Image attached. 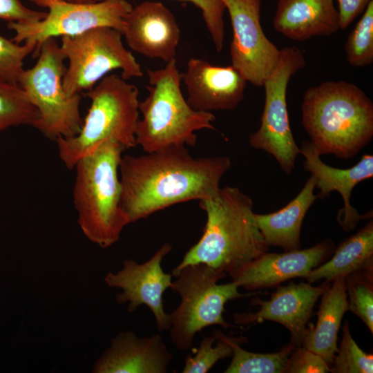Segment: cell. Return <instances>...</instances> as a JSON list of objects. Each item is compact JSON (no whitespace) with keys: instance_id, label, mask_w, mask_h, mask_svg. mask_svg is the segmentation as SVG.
Returning <instances> with one entry per match:
<instances>
[{"instance_id":"obj_9","label":"cell","mask_w":373,"mask_h":373,"mask_svg":"<svg viewBox=\"0 0 373 373\" xmlns=\"http://www.w3.org/2000/svg\"><path fill=\"white\" fill-rule=\"evenodd\" d=\"M122 36L116 29L98 27L61 37L60 48L68 61L62 79L68 96L91 89L113 70H121L126 80L143 76L140 65L124 47Z\"/></svg>"},{"instance_id":"obj_6","label":"cell","mask_w":373,"mask_h":373,"mask_svg":"<svg viewBox=\"0 0 373 373\" xmlns=\"http://www.w3.org/2000/svg\"><path fill=\"white\" fill-rule=\"evenodd\" d=\"M139 90L115 74L106 75L84 94L90 100L80 131L74 137L56 140L59 156L68 169L107 140L125 149L136 146Z\"/></svg>"},{"instance_id":"obj_33","label":"cell","mask_w":373,"mask_h":373,"mask_svg":"<svg viewBox=\"0 0 373 373\" xmlns=\"http://www.w3.org/2000/svg\"><path fill=\"white\" fill-rule=\"evenodd\" d=\"M46 15V12L29 9L19 0H0V19L8 22H35Z\"/></svg>"},{"instance_id":"obj_4","label":"cell","mask_w":373,"mask_h":373,"mask_svg":"<svg viewBox=\"0 0 373 373\" xmlns=\"http://www.w3.org/2000/svg\"><path fill=\"white\" fill-rule=\"evenodd\" d=\"M125 148L107 140L76 163L73 200L84 236L102 248L119 239L129 223L122 208L119 166Z\"/></svg>"},{"instance_id":"obj_36","label":"cell","mask_w":373,"mask_h":373,"mask_svg":"<svg viewBox=\"0 0 373 373\" xmlns=\"http://www.w3.org/2000/svg\"><path fill=\"white\" fill-rule=\"evenodd\" d=\"M65 1H75L76 0H65Z\"/></svg>"},{"instance_id":"obj_14","label":"cell","mask_w":373,"mask_h":373,"mask_svg":"<svg viewBox=\"0 0 373 373\" xmlns=\"http://www.w3.org/2000/svg\"><path fill=\"white\" fill-rule=\"evenodd\" d=\"M329 285V282L318 287L312 286L309 283H290L287 286L278 287L269 300L256 298L252 300V305L260 307L258 311L235 314L233 321L236 324L240 325L264 321L278 323L290 332L291 343L296 347H300L314 305Z\"/></svg>"},{"instance_id":"obj_25","label":"cell","mask_w":373,"mask_h":373,"mask_svg":"<svg viewBox=\"0 0 373 373\" xmlns=\"http://www.w3.org/2000/svg\"><path fill=\"white\" fill-rule=\"evenodd\" d=\"M38 118L37 109L21 87L0 79V133L12 126H33Z\"/></svg>"},{"instance_id":"obj_15","label":"cell","mask_w":373,"mask_h":373,"mask_svg":"<svg viewBox=\"0 0 373 373\" xmlns=\"http://www.w3.org/2000/svg\"><path fill=\"white\" fill-rule=\"evenodd\" d=\"M334 249L332 242L325 240L303 250L265 252L228 274L239 287L247 290L271 287L291 278H306Z\"/></svg>"},{"instance_id":"obj_26","label":"cell","mask_w":373,"mask_h":373,"mask_svg":"<svg viewBox=\"0 0 373 373\" xmlns=\"http://www.w3.org/2000/svg\"><path fill=\"white\" fill-rule=\"evenodd\" d=\"M372 267L345 277L348 310L358 316L373 333Z\"/></svg>"},{"instance_id":"obj_11","label":"cell","mask_w":373,"mask_h":373,"mask_svg":"<svg viewBox=\"0 0 373 373\" xmlns=\"http://www.w3.org/2000/svg\"><path fill=\"white\" fill-rule=\"evenodd\" d=\"M48 9L46 17L35 22H8L15 32L11 39L16 44L32 41L37 44L34 56L41 45L50 38L74 36L92 28L109 27L123 32L125 18L132 10L127 0H101L80 3L65 0H29Z\"/></svg>"},{"instance_id":"obj_31","label":"cell","mask_w":373,"mask_h":373,"mask_svg":"<svg viewBox=\"0 0 373 373\" xmlns=\"http://www.w3.org/2000/svg\"><path fill=\"white\" fill-rule=\"evenodd\" d=\"M192 3L200 9L214 46L220 52L224 39L223 15L226 9L222 0H179Z\"/></svg>"},{"instance_id":"obj_24","label":"cell","mask_w":373,"mask_h":373,"mask_svg":"<svg viewBox=\"0 0 373 373\" xmlns=\"http://www.w3.org/2000/svg\"><path fill=\"white\" fill-rule=\"evenodd\" d=\"M225 338L232 348V360L224 371L225 373H284L289 356L296 348L290 343L276 353H255L240 346L244 338L225 335Z\"/></svg>"},{"instance_id":"obj_29","label":"cell","mask_w":373,"mask_h":373,"mask_svg":"<svg viewBox=\"0 0 373 373\" xmlns=\"http://www.w3.org/2000/svg\"><path fill=\"white\" fill-rule=\"evenodd\" d=\"M330 367L334 373H372L373 356L364 352L352 338L348 321L343 325L342 339Z\"/></svg>"},{"instance_id":"obj_3","label":"cell","mask_w":373,"mask_h":373,"mask_svg":"<svg viewBox=\"0 0 373 373\" xmlns=\"http://www.w3.org/2000/svg\"><path fill=\"white\" fill-rule=\"evenodd\" d=\"M302 122L321 156L350 160L373 137V103L352 83L326 81L305 92Z\"/></svg>"},{"instance_id":"obj_16","label":"cell","mask_w":373,"mask_h":373,"mask_svg":"<svg viewBox=\"0 0 373 373\" xmlns=\"http://www.w3.org/2000/svg\"><path fill=\"white\" fill-rule=\"evenodd\" d=\"M122 35L139 54L166 63L176 59L180 30L173 13L160 2L144 1L133 8Z\"/></svg>"},{"instance_id":"obj_34","label":"cell","mask_w":373,"mask_h":373,"mask_svg":"<svg viewBox=\"0 0 373 373\" xmlns=\"http://www.w3.org/2000/svg\"><path fill=\"white\" fill-rule=\"evenodd\" d=\"M372 0H337L340 28L344 30L360 14L363 12L369 2Z\"/></svg>"},{"instance_id":"obj_23","label":"cell","mask_w":373,"mask_h":373,"mask_svg":"<svg viewBox=\"0 0 373 373\" xmlns=\"http://www.w3.org/2000/svg\"><path fill=\"white\" fill-rule=\"evenodd\" d=\"M373 222L371 220L356 233L344 240L332 258L309 271L306 278L309 283L325 279L333 281L338 277L372 267Z\"/></svg>"},{"instance_id":"obj_1","label":"cell","mask_w":373,"mask_h":373,"mask_svg":"<svg viewBox=\"0 0 373 373\" xmlns=\"http://www.w3.org/2000/svg\"><path fill=\"white\" fill-rule=\"evenodd\" d=\"M231 167L228 157L195 158L183 145L122 155V208L132 223L175 204L214 198Z\"/></svg>"},{"instance_id":"obj_13","label":"cell","mask_w":373,"mask_h":373,"mask_svg":"<svg viewBox=\"0 0 373 373\" xmlns=\"http://www.w3.org/2000/svg\"><path fill=\"white\" fill-rule=\"evenodd\" d=\"M172 245L164 243L147 261L138 263L133 259L123 262L118 271L108 272L104 281L110 287L122 290L116 296L119 304L128 303L127 310L135 312L140 305H146L153 314L157 330L169 331L170 314L165 312L163 294L172 284V274L163 271V258L172 250Z\"/></svg>"},{"instance_id":"obj_5","label":"cell","mask_w":373,"mask_h":373,"mask_svg":"<svg viewBox=\"0 0 373 373\" xmlns=\"http://www.w3.org/2000/svg\"><path fill=\"white\" fill-rule=\"evenodd\" d=\"M146 73L149 94L139 102L142 118L136 128V145L146 153L173 146H193L197 131L215 129L216 117L211 112L194 110L185 99L176 59Z\"/></svg>"},{"instance_id":"obj_32","label":"cell","mask_w":373,"mask_h":373,"mask_svg":"<svg viewBox=\"0 0 373 373\" xmlns=\"http://www.w3.org/2000/svg\"><path fill=\"white\" fill-rule=\"evenodd\" d=\"M329 372H330L329 365L320 355L300 346L296 347L291 353L285 369L286 373H325Z\"/></svg>"},{"instance_id":"obj_2","label":"cell","mask_w":373,"mask_h":373,"mask_svg":"<svg viewBox=\"0 0 373 373\" xmlns=\"http://www.w3.org/2000/svg\"><path fill=\"white\" fill-rule=\"evenodd\" d=\"M253 204L249 195L231 186L220 187L214 198L199 201L207 215L202 236L171 274L199 263L229 274L267 252L269 246L258 227Z\"/></svg>"},{"instance_id":"obj_12","label":"cell","mask_w":373,"mask_h":373,"mask_svg":"<svg viewBox=\"0 0 373 373\" xmlns=\"http://www.w3.org/2000/svg\"><path fill=\"white\" fill-rule=\"evenodd\" d=\"M233 29L231 66L247 82L262 87L277 65L279 50L265 35L260 24V0H222Z\"/></svg>"},{"instance_id":"obj_7","label":"cell","mask_w":373,"mask_h":373,"mask_svg":"<svg viewBox=\"0 0 373 373\" xmlns=\"http://www.w3.org/2000/svg\"><path fill=\"white\" fill-rule=\"evenodd\" d=\"M203 264L189 265L173 275L171 288L180 296L179 305L170 314V338L175 347L182 351L190 350L195 335L207 327H232L222 316L224 305L230 300L250 294H242L239 286L231 281L218 284L227 276Z\"/></svg>"},{"instance_id":"obj_35","label":"cell","mask_w":373,"mask_h":373,"mask_svg":"<svg viewBox=\"0 0 373 373\" xmlns=\"http://www.w3.org/2000/svg\"><path fill=\"white\" fill-rule=\"evenodd\" d=\"M99 1H101V0H76L75 1L80 2V3H89V2H96Z\"/></svg>"},{"instance_id":"obj_17","label":"cell","mask_w":373,"mask_h":373,"mask_svg":"<svg viewBox=\"0 0 373 373\" xmlns=\"http://www.w3.org/2000/svg\"><path fill=\"white\" fill-rule=\"evenodd\" d=\"M181 80L190 106L205 112L235 109L244 98L247 82L232 66H213L197 58L189 60Z\"/></svg>"},{"instance_id":"obj_8","label":"cell","mask_w":373,"mask_h":373,"mask_svg":"<svg viewBox=\"0 0 373 373\" xmlns=\"http://www.w3.org/2000/svg\"><path fill=\"white\" fill-rule=\"evenodd\" d=\"M37 56L35 66L23 70L17 83L38 111L33 127L51 140L74 137L83 124L82 97L80 94L68 96L64 91L66 57L55 38L41 45Z\"/></svg>"},{"instance_id":"obj_18","label":"cell","mask_w":373,"mask_h":373,"mask_svg":"<svg viewBox=\"0 0 373 373\" xmlns=\"http://www.w3.org/2000/svg\"><path fill=\"white\" fill-rule=\"evenodd\" d=\"M173 359L162 336H138L133 331L119 332L96 361L94 373H166Z\"/></svg>"},{"instance_id":"obj_10","label":"cell","mask_w":373,"mask_h":373,"mask_svg":"<svg viewBox=\"0 0 373 373\" xmlns=\"http://www.w3.org/2000/svg\"><path fill=\"white\" fill-rule=\"evenodd\" d=\"M303 52L296 46L280 50L279 61L266 78L265 104L259 128L249 137V144L272 155L286 174L294 169L300 148L289 125L287 90L291 77L305 65Z\"/></svg>"},{"instance_id":"obj_20","label":"cell","mask_w":373,"mask_h":373,"mask_svg":"<svg viewBox=\"0 0 373 373\" xmlns=\"http://www.w3.org/2000/svg\"><path fill=\"white\" fill-rule=\"evenodd\" d=\"M273 26L281 35L297 41L329 36L341 29L333 0H278Z\"/></svg>"},{"instance_id":"obj_19","label":"cell","mask_w":373,"mask_h":373,"mask_svg":"<svg viewBox=\"0 0 373 373\" xmlns=\"http://www.w3.org/2000/svg\"><path fill=\"white\" fill-rule=\"evenodd\" d=\"M300 154L305 158V169L316 179V188L319 190L317 198H325L334 191L338 192L344 203L338 213V220L345 229L353 227L360 216L350 204L351 194L357 184L373 177V155H363L356 165L343 169L324 163L311 141L302 142Z\"/></svg>"},{"instance_id":"obj_22","label":"cell","mask_w":373,"mask_h":373,"mask_svg":"<svg viewBox=\"0 0 373 373\" xmlns=\"http://www.w3.org/2000/svg\"><path fill=\"white\" fill-rule=\"evenodd\" d=\"M316 325L307 329L301 345L320 355L331 365L337 352L338 333L348 310L345 276L333 280L321 295Z\"/></svg>"},{"instance_id":"obj_27","label":"cell","mask_w":373,"mask_h":373,"mask_svg":"<svg viewBox=\"0 0 373 373\" xmlns=\"http://www.w3.org/2000/svg\"><path fill=\"white\" fill-rule=\"evenodd\" d=\"M345 50L347 61L352 66L364 67L373 63V0L348 35Z\"/></svg>"},{"instance_id":"obj_30","label":"cell","mask_w":373,"mask_h":373,"mask_svg":"<svg viewBox=\"0 0 373 373\" xmlns=\"http://www.w3.org/2000/svg\"><path fill=\"white\" fill-rule=\"evenodd\" d=\"M36 47L35 42L26 41L21 46L0 35V79L17 84L24 70L23 60Z\"/></svg>"},{"instance_id":"obj_21","label":"cell","mask_w":373,"mask_h":373,"mask_svg":"<svg viewBox=\"0 0 373 373\" xmlns=\"http://www.w3.org/2000/svg\"><path fill=\"white\" fill-rule=\"evenodd\" d=\"M316 179L311 175L299 193L281 209L267 214L255 213L258 227L269 246L285 251L300 249V233L303 219L317 196Z\"/></svg>"},{"instance_id":"obj_28","label":"cell","mask_w":373,"mask_h":373,"mask_svg":"<svg viewBox=\"0 0 373 373\" xmlns=\"http://www.w3.org/2000/svg\"><path fill=\"white\" fill-rule=\"evenodd\" d=\"M195 355H188L182 373H206L220 360L232 356V348L220 330L211 336H203Z\"/></svg>"}]
</instances>
